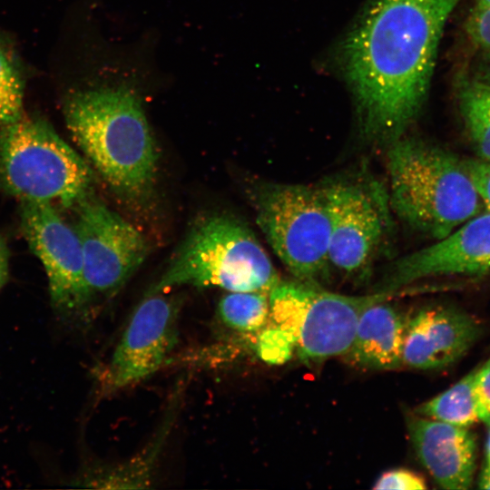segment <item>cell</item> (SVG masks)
<instances>
[{
    "mask_svg": "<svg viewBox=\"0 0 490 490\" xmlns=\"http://www.w3.org/2000/svg\"><path fill=\"white\" fill-rule=\"evenodd\" d=\"M21 230L42 262L53 306L60 312L82 309L90 299L80 240L53 203L20 201Z\"/></svg>",
    "mask_w": 490,
    "mask_h": 490,
    "instance_id": "30bf717a",
    "label": "cell"
},
{
    "mask_svg": "<svg viewBox=\"0 0 490 490\" xmlns=\"http://www.w3.org/2000/svg\"><path fill=\"white\" fill-rule=\"evenodd\" d=\"M374 489L423 490L426 488L425 480L407 469H394L385 472L377 480Z\"/></svg>",
    "mask_w": 490,
    "mask_h": 490,
    "instance_id": "44dd1931",
    "label": "cell"
},
{
    "mask_svg": "<svg viewBox=\"0 0 490 490\" xmlns=\"http://www.w3.org/2000/svg\"><path fill=\"white\" fill-rule=\"evenodd\" d=\"M476 369L445 392L420 405L415 410L416 414L465 427L480 421L475 391Z\"/></svg>",
    "mask_w": 490,
    "mask_h": 490,
    "instance_id": "2e32d148",
    "label": "cell"
},
{
    "mask_svg": "<svg viewBox=\"0 0 490 490\" xmlns=\"http://www.w3.org/2000/svg\"><path fill=\"white\" fill-rule=\"evenodd\" d=\"M392 212L440 240L485 211L465 162L425 142L401 137L387 155Z\"/></svg>",
    "mask_w": 490,
    "mask_h": 490,
    "instance_id": "3957f363",
    "label": "cell"
},
{
    "mask_svg": "<svg viewBox=\"0 0 490 490\" xmlns=\"http://www.w3.org/2000/svg\"><path fill=\"white\" fill-rule=\"evenodd\" d=\"M279 275L252 230L227 215L198 220L169 267L146 295L183 285L229 292H265Z\"/></svg>",
    "mask_w": 490,
    "mask_h": 490,
    "instance_id": "5b68a950",
    "label": "cell"
},
{
    "mask_svg": "<svg viewBox=\"0 0 490 490\" xmlns=\"http://www.w3.org/2000/svg\"><path fill=\"white\" fill-rule=\"evenodd\" d=\"M489 425V433L486 443V467L490 468V424Z\"/></svg>",
    "mask_w": 490,
    "mask_h": 490,
    "instance_id": "484cf974",
    "label": "cell"
},
{
    "mask_svg": "<svg viewBox=\"0 0 490 490\" xmlns=\"http://www.w3.org/2000/svg\"><path fill=\"white\" fill-rule=\"evenodd\" d=\"M64 118L74 140L122 197L143 200L152 191L157 152L141 99L131 85L73 93Z\"/></svg>",
    "mask_w": 490,
    "mask_h": 490,
    "instance_id": "7a4b0ae2",
    "label": "cell"
},
{
    "mask_svg": "<svg viewBox=\"0 0 490 490\" xmlns=\"http://www.w3.org/2000/svg\"><path fill=\"white\" fill-rule=\"evenodd\" d=\"M458 105L476 154L490 160V83L464 82L458 89Z\"/></svg>",
    "mask_w": 490,
    "mask_h": 490,
    "instance_id": "e0dca14e",
    "label": "cell"
},
{
    "mask_svg": "<svg viewBox=\"0 0 490 490\" xmlns=\"http://www.w3.org/2000/svg\"><path fill=\"white\" fill-rule=\"evenodd\" d=\"M320 186L330 220V265L347 276L362 274L390 227L387 188L363 173L334 178Z\"/></svg>",
    "mask_w": 490,
    "mask_h": 490,
    "instance_id": "ba28073f",
    "label": "cell"
},
{
    "mask_svg": "<svg viewBox=\"0 0 490 490\" xmlns=\"http://www.w3.org/2000/svg\"><path fill=\"white\" fill-rule=\"evenodd\" d=\"M218 311L221 321L234 330H261L269 319V293L230 292L220 299Z\"/></svg>",
    "mask_w": 490,
    "mask_h": 490,
    "instance_id": "ac0fdd59",
    "label": "cell"
},
{
    "mask_svg": "<svg viewBox=\"0 0 490 490\" xmlns=\"http://www.w3.org/2000/svg\"><path fill=\"white\" fill-rule=\"evenodd\" d=\"M407 427L419 460L441 487L469 488L475 470L476 440L468 427L420 416L408 418Z\"/></svg>",
    "mask_w": 490,
    "mask_h": 490,
    "instance_id": "5bb4252c",
    "label": "cell"
},
{
    "mask_svg": "<svg viewBox=\"0 0 490 490\" xmlns=\"http://www.w3.org/2000/svg\"><path fill=\"white\" fill-rule=\"evenodd\" d=\"M257 224L294 279L319 282L329 271L330 220L321 186L269 183L255 193Z\"/></svg>",
    "mask_w": 490,
    "mask_h": 490,
    "instance_id": "52a82bcc",
    "label": "cell"
},
{
    "mask_svg": "<svg viewBox=\"0 0 490 490\" xmlns=\"http://www.w3.org/2000/svg\"><path fill=\"white\" fill-rule=\"evenodd\" d=\"M92 173L85 161L40 117L0 125V190L20 201L79 203Z\"/></svg>",
    "mask_w": 490,
    "mask_h": 490,
    "instance_id": "8992f818",
    "label": "cell"
},
{
    "mask_svg": "<svg viewBox=\"0 0 490 490\" xmlns=\"http://www.w3.org/2000/svg\"><path fill=\"white\" fill-rule=\"evenodd\" d=\"M384 301L370 305L360 315L352 344L344 355L355 367L394 370L403 366L407 318Z\"/></svg>",
    "mask_w": 490,
    "mask_h": 490,
    "instance_id": "9a60e30c",
    "label": "cell"
},
{
    "mask_svg": "<svg viewBox=\"0 0 490 490\" xmlns=\"http://www.w3.org/2000/svg\"><path fill=\"white\" fill-rule=\"evenodd\" d=\"M479 323L455 309L427 307L407 318L403 365L416 369L456 362L479 337Z\"/></svg>",
    "mask_w": 490,
    "mask_h": 490,
    "instance_id": "4fadbf2b",
    "label": "cell"
},
{
    "mask_svg": "<svg viewBox=\"0 0 490 490\" xmlns=\"http://www.w3.org/2000/svg\"><path fill=\"white\" fill-rule=\"evenodd\" d=\"M475 391L479 407L480 418L490 424V358L476 369Z\"/></svg>",
    "mask_w": 490,
    "mask_h": 490,
    "instance_id": "603a6c76",
    "label": "cell"
},
{
    "mask_svg": "<svg viewBox=\"0 0 490 490\" xmlns=\"http://www.w3.org/2000/svg\"><path fill=\"white\" fill-rule=\"evenodd\" d=\"M477 7L490 6V0H475V5Z\"/></svg>",
    "mask_w": 490,
    "mask_h": 490,
    "instance_id": "4316f807",
    "label": "cell"
},
{
    "mask_svg": "<svg viewBox=\"0 0 490 490\" xmlns=\"http://www.w3.org/2000/svg\"><path fill=\"white\" fill-rule=\"evenodd\" d=\"M395 294L348 296L314 282L280 279L269 293V319L261 331L289 358L297 355L307 363L344 356L362 312Z\"/></svg>",
    "mask_w": 490,
    "mask_h": 490,
    "instance_id": "277c9868",
    "label": "cell"
},
{
    "mask_svg": "<svg viewBox=\"0 0 490 490\" xmlns=\"http://www.w3.org/2000/svg\"><path fill=\"white\" fill-rule=\"evenodd\" d=\"M24 79L16 57L0 36V125L23 114Z\"/></svg>",
    "mask_w": 490,
    "mask_h": 490,
    "instance_id": "d6986e66",
    "label": "cell"
},
{
    "mask_svg": "<svg viewBox=\"0 0 490 490\" xmlns=\"http://www.w3.org/2000/svg\"><path fill=\"white\" fill-rule=\"evenodd\" d=\"M466 164L485 211H490V160H472Z\"/></svg>",
    "mask_w": 490,
    "mask_h": 490,
    "instance_id": "7402d4cb",
    "label": "cell"
},
{
    "mask_svg": "<svg viewBox=\"0 0 490 490\" xmlns=\"http://www.w3.org/2000/svg\"><path fill=\"white\" fill-rule=\"evenodd\" d=\"M9 274V250L4 238L0 235V289L6 283Z\"/></svg>",
    "mask_w": 490,
    "mask_h": 490,
    "instance_id": "cb8c5ba5",
    "label": "cell"
},
{
    "mask_svg": "<svg viewBox=\"0 0 490 490\" xmlns=\"http://www.w3.org/2000/svg\"><path fill=\"white\" fill-rule=\"evenodd\" d=\"M466 27L473 42L490 57V6H475Z\"/></svg>",
    "mask_w": 490,
    "mask_h": 490,
    "instance_id": "ffe728a7",
    "label": "cell"
},
{
    "mask_svg": "<svg viewBox=\"0 0 490 490\" xmlns=\"http://www.w3.org/2000/svg\"><path fill=\"white\" fill-rule=\"evenodd\" d=\"M74 230L80 240L85 284L90 295L113 294L143 262L142 234L99 201L82 200Z\"/></svg>",
    "mask_w": 490,
    "mask_h": 490,
    "instance_id": "9c48e42d",
    "label": "cell"
},
{
    "mask_svg": "<svg viewBox=\"0 0 490 490\" xmlns=\"http://www.w3.org/2000/svg\"><path fill=\"white\" fill-rule=\"evenodd\" d=\"M490 273V211L469 219L446 237L394 263L380 291L397 292L417 280Z\"/></svg>",
    "mask_w": 490,
    "mask_h": 490,
    "instance_id": "7c38bea8",
    "label": "cell"
},
{
    "mask_svg": "<svg viewBox=\"0 0 490 490\" xmlns=\"http://www.w3.org/2000/svg\"><path fill=\"white\" fill-rule=\"evenodd\" d=\"M480 487L484 489H490V468L485 467L481 478H480Z\"/></svg>",
    "mask_w": 490,
    "mask_h": 490,
    "instance_id": "d4e9b609",
    "label": "cell"
},
{
    "mask_svg": "<svg viewBox=\"0 0 490 490\" xmlns=\"http://www.w3.org/2000/svg\"><path fill=\"white\" fill-rule=\"evenodd\" d=\"M460 0H368L340 47L363 134L391 144L427 95L445 24Z\"/></svg>",
    "mask_w": 490,
    "mask_h": 490,
    "instance_id": "6da1fadb",
    "label": "cell"
},
{
    "mask_svg": "<svg viewBox=\"0 0 490 490\" xmlns=\"http://www.w3.org/2000/svg\"><path fill=\"white\" fill-rule=\"evenodd\" d=\"M178 310L176 303L162 293L145 296L101 375L104 391L136 384L162 367L177 344Z\"/></svg>",
    "mask_w": 490,
    "mask_h": 490,
    "instance_id": "8fae6325",
    "label": "cell"
}]
</instances>
